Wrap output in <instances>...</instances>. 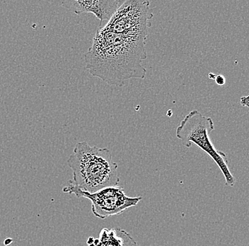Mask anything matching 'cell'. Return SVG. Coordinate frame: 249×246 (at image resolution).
I'll return each mask as SVG.
<instances>
[{"label": "cell", "mask_w": 249, "mask_h": 246, "mask_svg": "<svg viewBox=\"0 0 249 246\" xmlns=\"http://www.w3.org/2000/svg\"><path fill=\"white\" fill-rule=\"evenodd\" d=\"M146 40L99 26L85 55L86 68L110 86L123 87L129 79H144L147 70L142 63L147 57Z\"/></svg>", "instance_id": "1"}, {"label": "cell", "mask_w": 249, "mask_h": 246, "mask_svg": "<svg viewBox=\"0 0 249 246\" xmlns=\"http://www.w3.org/2000/svg\"><path fill=\"white\" fill-rule=\"evenodd\" d=\"M214 129L213 119L195 110L180 121L176 135L186 148H191L192 143H194L209 155L222 171L226 185L233 187L236 180L229 169L227 155L222 151L217 150L210 140V133Z\"/></svg>", "instance_id": "3"}, {"label": "cell", "mask_w": 249, "mask_h": 246, "mask_svg": "<svg viewBox=\"0 0 249 246\" xmlns=\"http://www.w3.org/2000/svg\"><path fill=\"white\" fill-rule=\"evenodd\" d=\"M89 246H139L134 238L125 230L121 228H103L99 238H89Z\"/></svg>", "instance_id": "7"}, {"label": "cell", "mask_w": 249, "mask_h": 246, "mask_svg": "<svg viewBox=\"0 0 249 246\" xmlns=\"http://www.w3.org/2000/svg\"><path fill=\"white\" fill-rule=\"evenodd\" d=\"M62 190L91 201L93 215L101 219L121 214L128 208L137 206L142 199V197H128L124 189L118 186L108 187L96 192L89 193L81 190L69 183L68 186L65 187Z\"/></svg>", "instance_id": "5"}, {"label": "cell", "mask_w": 249, "mask_h": 246, "mask_svg": "<svg viewBox=\"0 0 249 246\" xmlns=\"http://www.w3.org/2000/svg\"><path fill=\"white\" fill-rule=\"evenodd\" d=\"M124 0H73L62 1V6L78 15L91 13L100 20L109 21L117 10L124 4Z\"/></svg>", "instance_id": "6"}, {"label": "cell", "mask_w": 249, "mask_h": 246, "mask_svg": "<svg viewBox=\"0 0 249 246\" xmlns=\"http://www.w3.org/2000/svg\"><path fill=\"white\" fill-rule=\"evenodd\" d=\"M216 76H217V75L214 74V73H210L209 78L211 79H215Z\"/></svg>", "instance_id": "10"}, {"label": "cell", "mask_w": 249, "mask_h": 246, "mask_svg": "<svg viewBox=\"0 0 249 246\" xmlns=\"http://www.w3.org/2000/svg\"><path fill=\"white\" fill-rule=\"evenodd\" d=\"M68 164L73 175L69 183L81 190L93 193L119 184L118 165L107 148L91 146L86 141L78 143Z\"/></svg>", "instance_id": "2"}, {"label": "cell", "mask_w": 249, "mask_h": 246, "mask_svg": "<svg viewBox=\"0 0 249 246\" xmlns=\"http://www.w3.org/2000/svg\"><path fill=\"white\" fill-rule=\"evenodd\" d=\"M153 9L147 0H126L105 26L107 30L147 40Z\"/></svg>", "instance_id": "4"}, {"label": "cell", "mask_w": 249, "mask_h": 246, "mask_svg": "<svg viewBox=\"0 0 249 246\" xmlns=\"http://www.w3.org/2000/svg\"><path fill=\"white\" fill-rule=\"evenodd\" d=\"M240 104L243 107L249 108V95L246 96H241L240 98Z\"/></svg>", "instance_id": "9"}, {"label": "cell", "mask_w": 249, "mask_h": 246, "mask_svg": "<svg viewBox=\"0 0 249 246\" xmlns=\"http://www.w3.org/2000/svg\"><path fill=\"white\" fill-rule=\"evenodd\" d=\"M214 80H215L216 83L219 85V86H222V85H225L226 82L225 77L222 76V75H217Z\"/></svg>", "instance_id": "8"}]
</instances>
